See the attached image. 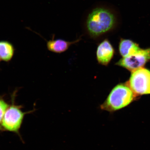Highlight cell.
Returning a JSON list of instances; mask_svg holds the SVG:
<instances>
[{
  "mask_svg": "<svg viewBox=\"0 0 150 150\" xmlns=\"http://www.w3.org/2000/svg\"><path fill=\"white\" fill-rule=\"evenodd\" d=\"M150 59V48L141 49L136 53L123 57L115 64L132 72L142 68Z\"/></svg>",
  "mask_w": 150,
  "mask_h": 150,
  "instance_id": "5",
  "label": "cell"
},
{
  "mask_svg": "<svg viewBox=\"0 0 150 150\" xmlns=\"http://www.w3.org/2000/svg\"><path fill=\"white\" fill-rule=\"evenodd\" d=\"M140 49L138 44L129 39L121 38L120 40L119 50L123 57L135 53Z\"/></svg>",
  "mask_w": 150,
  "mask_h": 150,
  "instance_id": "8",
  "label": "cell"
},
{
  "mask_svg": "<svg viewBox=\"0 0 150 150\" xmlns=\"http://www.w3.org/2000/svg\"><path fill=\"white\" fill-rule=\"evenodd\" d=\"M96 53L98 63L100 65L107 66L113 58L115 50L110 41L106 38L98 44Z\"/></svg>",
  "mask_w": 150,
  "mask_h": 150,
  "instance_id": "6",
  "label": "cell"
},
{
  "mask_svg": "<svg viewBox=\"0 0 150 150\" xmlns=\"http://www.w3.org/2000/svg\"><path fill=\"white\" fill-rule=\"evenodd\" d=\"M14 49L10 42L6 41H0V60L9 62L13 56Z\"/></svg>",
  "mask_w": 150,
  "mask_h": 150,
  "instance_id": "9",
  "label": "cell"
},
{
  "mask_svg": "<svg viewBox=\"0 0 150 150\" xmlns=\"http://www.w3.org/2000/svg\"><path fill=\"white\" fill-rule=\"evenodd\" d=\"M26 112H23L20 106L14 103L9 105L0 125V129L18 133L21 127Z\"/></svg>",
  "mask_w": 150,
  "mask_h": 150,
  "instance_id": "4",
  "label": "cell"
},
{
  "mask_svg": "<svg viewBox=\"0 0 150 150\" xmlns=\"http://www.w3.org/2000/svg\"><path fill=\"white\" fill-rule=\"evenodd\" d=\"M132 72L126 83L135 95L150 94V71L141 68Z\"/></svg>",
  "mask_w": 150,
  "mask_h": 150,
  "instance_id": "3",
  "label": "cell"
},
{
  "mask_svg": "<svg viewBox=\"0 0 150 150\" xmlns=\"http://www.w3.org/2000/svg\"><path fill=\"white\" fill-rule=\"evenodd\" d=\"M119 22V16L114 7L99 4L89 9L84 15L83 30L90 38L97 40L115 31Z\"/></svg>",
  "mask_w": 150,
  "mask_h": 150,
  "instance_id": "1",
  "label": "cell"
},
{
  "mask_svg": "<svg viewBox=\"0 0 150 150\" xmlns=\"http://www.w3.org/2000/svg\"><path fill=\"white\" fill-rule=\"evenodd\" d=\"M81 37L72 42L66 41L63 39H52L47 42V48L49 51L56 53H61L66 51L73 44L80 42Z\"/></svg>",
  "mask_w": 150,
  "mask_h": 150,
  "instance_id": "7",
  "label": "cell"
},
{
  "mask_svg": "<svg viewBox=\"0 0 150 150\" xmlns=\"http://www.w3.org/2000/svg\"><path fill=\"white\" fill-rule=\"evenodd\" d=\"M9 106V105L5 102L4 99L1 97H0V125Z\"/></svg>",
  "mask_w": 150,
  "mask_h": 150,
  "instance_id": "10",
  "label": "cell"
},
{
  "mask_svg": "<svg viewBox=\"0 0 150 150\" xmlns=\"http://www.w3.org/2000/svg\"><path fill=\"white\" fill-rule=\"evenodd\" d=\"M136 95L127 83L119 84L112 89L100 108L112 113L128 106Z\"/></svg>",
  "mask_w": 150,
  "mask_h": 150,
  "instance_id": "2",
  "label": "cell"
}]
</instances>
